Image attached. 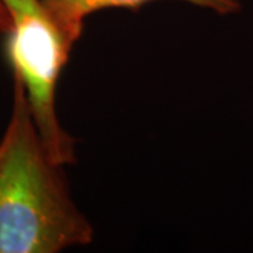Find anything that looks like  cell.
<instances>
[{
    "label": "cell",
    "mask_w": 253,
    "mask_h": 253,
    "mask_svg": "<svg viewBox=\"0 0 253 253\" xmlns=\"http://www.w3.org/2000/svg\"><path fill=\"white\" fill-rule=\"evenodd\" d=\"M63 168L46 152L24 89L14 79L11 114L0 141V253H58L93 241Z\"/></svg>",
    "instance_id": "cell-1"
},
{
    "label": "cell",
    "mask_w": 253,
    "mask_h": 253,
    "mask_svg": "<svg viewBox=\"0 0 253 253\" xmlns=\"http://www.w3.org/2000/svg\"><path fill=\"white\" fill-rule=\"evenodd\" d=\"M11 18L6 58L21 83L38 135L54 162H76V139L56 114V86L73 44L41 0H1Z\"/></svg>",
    "instance_id": "cell-2"
},
{
    "label": "cell",
    "mask_w": 253,
    "mask_h": 253,
    "mask_svg": "<svg viewBox=\"0 0 253 253\" xmlns=\"http://www.w3.org/2000/svg\"><path fill=\"white\" fill-rule=\"evenodd\" d=\"M73 45L79 41L84 21L93 13L106 9H138L154 0H41ZM218 14H234L241 10L239 0H181Z\"/></svg>",
    "instance_id": "cell-3"
},
{
    "label": "cell",
    "mask_w": 253,
    "mask_h": 253,
    "mask_svg": "<svg viewBox=\"0 0 253 253\" xmlns=\"http://www.w3.org/2000/svg\"><path fill=\"white\" fill-rule=\"evenodd\" d=\"M11 28V18L4 3L0 0V34L1 36H6Z\"/></svg>",
    "instance_id": "cell-4"
}]
</instances>
